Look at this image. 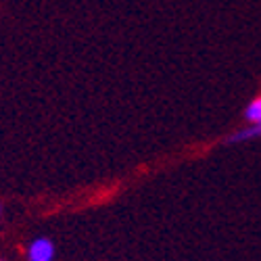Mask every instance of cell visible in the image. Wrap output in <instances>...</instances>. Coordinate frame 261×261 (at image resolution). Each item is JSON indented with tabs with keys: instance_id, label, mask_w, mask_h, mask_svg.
Returning <instances> with one entry per match:
<instances>
[{
	"instance_id": "cell-2",
	"label": "cell",
	"mask_w": 261,
	"mask_h": 261,
	"mask_svg": "<svg viewBox=\"0 0 261 261\" xmlns=\"http://www.w3.org/2000/svg\"><path fill=\"white\" fill-rule=\"evenodd\" d=\"M245 117H247L249 121H253V123H259V121H261V96H259V98H255V100L247 107Z\"/></svg>"
},
{
	"instance_id": "cell-4",
	"label": "cell",
	"mask_w": 261,
	"mask_h": 261,
	"mask_svg": "<svg viewBox=\"0 0 261 261\" xmlns=\"http://www.w3.org/2000/svg\"><path fill=\"white\" fill-rule=\"evenodd\" d=\"M0 261H3V259H0Z\"/></svg>"
},
{
	"instance_id": "cell-1",
	"label": "cell",
	"mask_w": 261,
	"mask_h": 261,
	"mask_svg": "<svg viewBox=\"0 0 261 261\" xmlns=\"http://www.w3.org/2000/svg\"><path fill=\"white\" fill-rule=\"evenodd\" d=\"M30 261H53L55 257V247L48 238H36L28 251Z\"/></svg>"
},
{
	"instance_id": "cell-3",
	"label": "cell",
	"mask_w": 261,
	"mask_h": 261,
	"mask_svg": "<svg viewBox=\"0 0 261 261\" xmlns=\"http://www.w3.org/2000/svg\"><path fill=\"white\" fill-rule=\"evenodd\" d=\"M257 125H259V129H261V121H259V123H257Z\"/></svg>"
}]
</instances>
